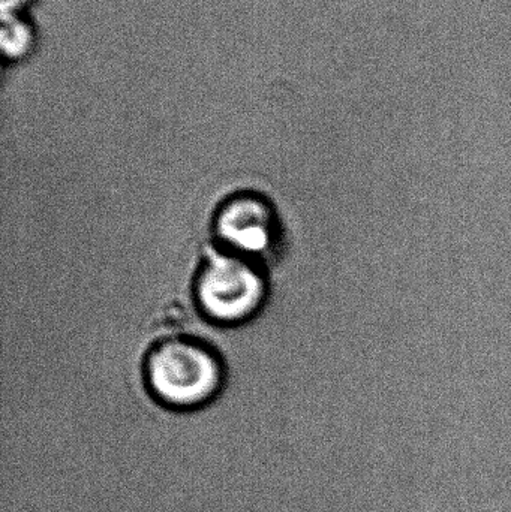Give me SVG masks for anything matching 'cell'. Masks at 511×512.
Instances as JSON below:
<instances>
[{"label": "cell", "instance_id": "cell-2", "mask_svg": "<svg viewBox=\"0 0 511 512\" xmlns=\"http://www.w3.org/2000/svg\"><path fill=\"white\" fill-rule=\"evenodd\" d=\"M267 292L261 261L222 249L204 259L194 283L195 301L204 318L224 327L251 321L263 309Z\"/></svg>", "mask_w": 511, "mask_h": 512}, {"label": "cell", "instance_id": "cell-4", "mask_svg": "<svg viewBox=\"0 0 511 512\" xmlns=\"http://www.w3.org/2000/svg\"><path fill=\"white\" fill-rule=\"evenodd\" d=\"M2 53L9 62L26 59L36 45V30L24 14L2 15Z\"/></svg>", "mask_w": 511, "mask_h": 512}, {"label": "cell", "instance_id": "cell-1", "mask_svg": "<svg viewBox=\"0 0 511 512\" xmlns=\"http://www.w3.org/2000/svg\"><path fill=\"white\" fill-rule=\"evenodd\" d=\"M144 382L150 396L164 408L198 411L210 405L224 388V363L203 340L165 337L147 352Z\"/></svg>", "mask_w": 511, "mask_h": 512}, {"label": "cell", "instance_id": "cell-3", "mask_svg": "<svg viewBox=\"0 0 511 512\" xmlns=\"http://www.w3.org/2000/svg\"><path fill=\"white\" fill-rule=\"evenodd\" d=\"M213 234L222 251L261 261L276 248L281 236L278 213L263 195L239 192L216 210Z\"/></svg>", "mask_w": 511, "mask_h": 512}, {"label": "cell", "instance_id": "cell-5", "mask_svg": "<svg viewBox=\"0 0 511 512\" xmlns=\"http://www.w3.org/2000/svg\"><path fill=\"white\" fill-rule=\"evenodd\" d=\"M33 0H0L2 15L24 14Z\"/></svg>", "mask_w": 511, "mask_h": 512}]
</instances>
